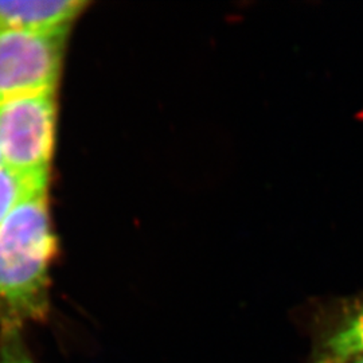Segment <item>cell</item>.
I'll return each instance as SVG.
<instances>
[{"instance_id":"7a4b0ae2","label":"cell","mask_w":363,"mask_h":363,"mask_svg":"<svg viewBox=\"0 0 363 363\" xmlns=\"http://www.w3.org/2000/svg\"><path fill=\"white\" fill-rule=\"evenodd\" d=\"M54 91L0 104L1 164L31 178H49L55 133Z\"/></svg>"},{"instance_id":"8992f818","label":"cell","mask_w":363,"mask_h":363,"mask_svg":"<svg viewBox=\"0 0 363 363\" xmlns=\"http://www.w3.org/2000/svg\"><path fill=\"white\" fill-rule=\"evenodd\" d=\"M48 189V179L25 177L0 164V225L30 195Z\"/></svg>"},{"instance_id":"9c48e42d","label":"cell","mask_w":363,"mask_h":363,"mask_svg":"<svg viewBox=\"0 0 363 363\" xmlns=\"http://www.w3.org/2000/svg\"><path fill=\"white\" fill-rule=\"evenodd\" d=\"M0 164H1V157H0Z\"/></svg>"},{"instance_id":"ba28073f","label":"cell","mask_w":363,"mask_h":363,"mask_svg":"<svg viewBox=\"0 0 363 363\" xmlns=\"http://www.w3.org/2000/svg\"><path fill=\"white\" fill-rule=\"evenodd\" d=\"M308 363H363V354L334 359H308Z\"/></svg>"},{"instance_id":"52a82bcc","label":"cell","mask_w":363,"mask_h":363,"mask_svg":"<svg viewBox=\"0 0 363 363\" xmlns=\"http://www.w3.org/2000/svg\"><path fill=\"white\" fill-rule=\"evenodd\" d=\"M0 363H34L22 342L19 328L0 330Z\"/></svg>"},{"instance_id":"277c9868","label":"cell","mask_w":363,"mask_h":363,"mask_svg":"<svg viewBox=\"0 0 363 363\" xmlns=\"http://www.w3.org/2000/svg\"><path fill=\"white\" fill-rule=\"evenodd\" d=\"M298 322L310 337L308 359H334L363 354V291L306 301Z\"/></svg>"},{"instance_id":"5b68a950","label":"cell","mask_w":363,"mask_h":363,"mask_svg":"<svg viewBox=\"0 0 363 363\" xmlns=\"http://www.w3.org/2000/svg\"><path fill=\"white\" fill-rule=\"evenodd\" d=\"M82 0L0 1V28L31 33H67L86 7Z\"/></svg>"},{"instance_id":"6da1fadb","label":"cell","mask_w":363,"mask_h":363,"mask_svg":"<svg viewBox=\"0 0 363 363\" xmlns=\"http://www.w3.org/2000/svg\"><path fill=\"white\" fill-rule=\"evenodd\" d=\"M54 252L45 190L22 201L0 225V330H21L48 315Z\"/></svg>"},{"instance_id":"3957f363","label":"cell","mask_w":363,"mask_h":363,"mask_svg":"<svg viewBox=\"0 0 363 363\" xmlns=\"http://www.w3.org/2000/svg\"><path fill=\"white\" fill-rule=\"evenodd\" d=\"M66 33L0 28V104L52 93L61 74Z\"/></svg>"}]
</instances>
